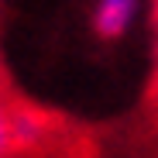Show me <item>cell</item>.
Listing matches in <instances>:
<instances>
[{
	"instance_id": "obj_4",
	"label": "cell",
	"mask_w": 158,
	"mask_h": 158,
	"mask_svg": "<svg viewBox=\"0 0 158 158\" xmlns=\"http://www.w3.org/2000/svg\"><path fill=\"white\" fill-rule=\"evenodd\" d=\"M151 100H155V107H158V69H155V83H151Z\"/></svg>"
},
{
	"instance_id": "obj_1",
	"label": "cell",
	"mask_w": 158,
	"mask_h": 158,
	"mask_svg": "<svg viewBox=\"0 0 158 158\" xmlns=\"http://www.w3.org/2000/svg\"><path fill=\"white\" fill-rule=\"evenodd\" d=\"M10 138H14V155L24 151H38L48 144L52 138V124L41 110L28 107V103H17L14 100V117H10Z\"/></svg>"
},
{
	"instance_id": "obj_3",
	"label": "cell",
	"mask_w": 158,
	"mask_h": 158,
	"mask_svg": "<svg viewBox=\"0 0 158 158\" xmlns=\"http://www.w3.org/2000/svg\"><path fill=\"white\" fill-rule=\"evenodd\" d=\"M10 117H14V96L0 86V158H14V138H10Z\"/></svg>"
},
{
	"instance_id": "obj_2",
	"label": "cell",
	"mask_w": 158,
	"mask_h": 158,
	"mask_svg": "<svg viewBox=\"0 0 158 158\" xmlns=\"http://www.w3.org/2000/svg\"><path fill=\"white\" fill-rule=\"evenodd\" d=\"M141 10V0H96L93 4V31L96 38L103 41H114V38H124L127 28L134 24Z\"/></svg>"
}]
</instances>
